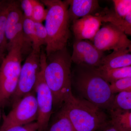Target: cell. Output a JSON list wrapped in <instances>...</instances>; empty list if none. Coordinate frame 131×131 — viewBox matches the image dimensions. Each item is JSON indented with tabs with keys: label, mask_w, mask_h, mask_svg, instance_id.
I'll return each mask as SVG.
<instances>
[{
	"label": "cell",
	"mask_w": 131,
	"mask_h": 131,
	"mask_svg": "<svg viewBox=\"0 0 131 131\" xmlns=\"http://www.w3.org/2000/svg\"><path fill=\"white\" fill-rule=\"evenodd\" d=\"M47 56L44 75L54 99V113L73 94L72 91L71 55L67 47Z\"/></svg>",
	"instance_id": "6da1fadb"
},
{
	"label": "cell",
	"mask_w": 131,
	"mask_h": 131,
	"mask_svg": "<svg viewBox=\"0 0 131 131\" xmlns=\"http://www.w3.org/2000/svg\"><path fill=\"white\" fill-rule=\"evenodd\" d=\"M78 66L72 76V86L79 95L78 97L109 111L115 96L110 83L95 69Z\"/></svg>",
	"instance_id": "7a4b0ae2"
},
{
	"label": "cell",
	"mask_w": 131,
	"mask_h": 131,
	"mask_svg": "<svg viewBox=\"0 0 131 131\" xmlns=\"http://www.w3.org/2000/svg\"><path fill=\"white\" fill-rule=\"evenodd\" d=\"M47 7L45 25L48 35L46 45V56L62 50L67 46L70 36L68 6L65 1L42 0Z\"/></svg>",
	"instance_id": "3957f363"
},
{
	"label": "cell",
	"mask_w": 131,
	"mask_h": 131,
	"mask_svg": "<svg viewBox=\"0 0 131 131\" xmlns=\"http://www.w3.org/2000/svg\"><path fill=\"white\" fill-rule=\"evenodd\" d=\"M62 107L75 131H97L109 121L105 110L73 94Z\"/></svg>",
	"instance_id": "277c9868"
},
{
	"label": "cell",
	"mask_w": 131,
	"mask_h": 131,
	"mask_svg": "<svg viewBox=\"0 0 131 131\" xmlns=\"http://www.w3.org/2000/svg\"><path fill=\"white\" fill-rule=\"evenodd\" d=\"M24 45L16 43L8 49L0 66V107L9 102L17 88L21 68Z\"/></svg>",
	"instance_id": "5b68a950"
},
{
	"label": "cell",
	"mask_w": 131,
	"mask_h": 131,
	"mask_svg": "<svg viewBox=\"0 0 131 131\" xmlns=\"http://www.w3.org/2000/svg\"><path fill=\"white\" fill-rule=\"evenodd\" d=\"M40 57V69L34 89L38 113L36 122L38 125V131H45L54 113V99L51 90L45 79L46 54L44 51H41Z\"/></svg>",
	"instance_id": "8992f818"
},
{
	"label": "cell",
	"mask_w": 131,
	"mask_h": 131,
	"mask_svg": "<svg viewBox=\"0 0 131 131\" xmlns=\"http://www.w3.org/2000/svg\"><path fill=\"white\" fill-rule=\"evenodd\" d=\"M40 52L32 49L21 66L17 88L10 101L12 106L34 91L40 69Z\"/></svg>",
	"instance_id": "52a82bcc"
},
{
	"label": "cell",
	"mask_w": 131,
	"mask_h": 131,
	"mask_svg": "<svg viewBox=\"0 0 131 131\" xmlns=\"http://www.w3.org/2000/svg\"><path fill=\"white\" fill-rule=\"evenodd\" d=\"M12 106L11 111L4 117L0 130L37 121L38 113L35 91L26 95Z\"/></svg>",
	"instance_id": "ba28073f"
},
{
	"label": "cell",
	"mask_w": 131,
	"mask_h": 131,
	"mask_svg": "<svg viewBox=\"0 0 131 131\" xmlns=\"http://www.w3.org/2000/svg\"><path fill=\"white\" fill-rule=\"evenodd\" d=\"M96 33L93 43L101 51L117 50L131 45V40L116 26L106 23Z\"/></svg>",
	"instance_id": "9c48e42d"
},
{
	"label": "cell",
	"mask_w": 131,
	"mask_h": 131,
	"mask_svg": "<svg viewBox=\"0 0 131 131\" xmlns=\"http://www.w3.org/2000/svg\"><path fill=\"white\" fill-rule=\"evenodd\" d=\"M105 56L90 40H75L73 44L71 60L78 66L96 69Z\"/></svg>",
	"instance_id": "30bf717a"
},
{
	"label": "cell",
	"mask_w": 131,
	"mask_h": 131,
	"mask_svg": "<svg viewBox=\"0 0 131 131\" xmlns=\"http://www.w3.org/2000/svg\"><path fill=\"white\" fill-rule=\"evenodd\" d=\"M24 19L20 2L11 1L5 28V35L8 43V50L16 43H20L24 46L26 42L28 43L23 31Z\"/></svg>",
	"instance_id": "8fae6325"
},
{
	"label": "cell",
	"mask_w": 131,
	"mask_h": 131,
	"mask_svg": "<svg viewBox=\"0 0 131 131\" xmlns=\"http://www.w3.org/2000/svg\"><path fill=\"white\" fill-rule=\"evenodd\" d=\"M103 22L100 15L86 16L73 21L72 29L76 40L93 42Z\"/></svg>",
	"instance_id": "7c38bea8"
},
{
	"label": "cell",
	"mask_w": 131,
	"mask_h": 131,
	"mask_svg": "<svg viewBox=\"0 0 131 131\" xmlns=\"http://www.w3.org/2000/svg\"><path fill=\"white\" fill-rule=\"evenodd\" d=\"M68 6L70 20L72 21L86 16L96 15L101 7L97 0H68L65 1Z\"/></svg>",
	"instance_id": "4fadbf2b"
},
{
	"label": "cell",
	"mask_w": 131,
	"mask_h": 131,
	"mask_svg": "<svg viewBox=\"0 0 131 131\" xmlns=\"http://www.w3.org/2000/svg\"><path fill=\"white\" fill-rule=\"evenodd\" d=\"M130 66H131V45L114 51L111 54L105 56L101 66L97 68L109 70Z\"/></svg>",
	"instance_id": "5bb4252c"
},
{
	"label": "cell",
	"mask_w": 131,
	"mask_h": 131,
	"mask_svg": "<svg viewBox=\"0 0 131 131\" xmlns=\"http://www.w3.org/2000/svg\"><path fill=\"white\" fill-rule=\"evenodd\" d=\"M47 131H75L68 115L62 107L57 110L51 118Z\"/></svg>",
	"instance_id": "9a60e30c"
},
{
	"label": "cell",
	"mask_w": 131,
	"mask_h": 131,
	"mask_svg": "<svg viewBox=\"0 0 131 131\" xmlns=\"http://www.w3.org/2000/svg\"><path fill=\"white\" fill-rule=\"evenodd\" d=\"M95 69L101 76L110 84L119 80L131 77V66L113 69Z\"/></svg>",
	"instance_id": "2e32d148"
},
{
	"label": "cell",
	"mask_w": 131,
	"mask_h": 131,
	"mask_svg": "<svg viewBox=\"0 0 131 131\" xmlns=\"http://www.w3.org/2000/svg\"><path fill=\"white\" fill-rule=\"evenodd\" d=\"M11 1H0V49L3 52L8 49L5 28Z\"/></svg>",
	"instance_id": "e0dca14e"
},
{
	"label": "cell",
	"mask_w": 131,
	"mask_h": 131,
	"mask_svg": "<svg viewBox=\"0 0 131 131\" xmlns=\"http://www.w3.org/2000/svg\"><path fill=\"white\" fill-rule=\"evenodd\" d=\"M101 16L103 22L113 24L126 35L131 32V12L123 18L120 19L115 17L112 12L105 10Z\"/></svg>",
	"instance_id": "ac0fdd59"
},
{
	"label": "cell",
	"mask_w": 131,
	"mask_h": 131,
	"mask_svg": "<svg viewBox=\"0 0 131 131\" xmlns=\"http://www.w3.org/2000/svg\"><path fill=\"white\" fill-rule=\"evenodd\" d=\"M110 120L118 130L131 131V111H110Z\"/></svg>",
	"instance_id": "d6986e66"
},
{
	"label": "cell",
	"mask_w": 131,
	"mask_h": 131,
	"mask_svg": "<svg viewBox=\"0 0 131 131\" xmlns=\"http://www.w3.org/2000/svg\"><path fill=\"white\" fill-rule=\"evenodd\" d=\"M110 111H131V91H121L115 95Z\"/></svg>",
	"instance_id": "ffe728a7"
},
{
	"label": "cell",
	"mask_w": 131,
	"mask_h": 131,
	"mask_svg": "<svg viewBox=\"0 0 131 131\" xmlns=\"http://www.w3.org/2000/svg\"><path fill=\"white\" fill-rule=\"evenodd\" d=\"M23 31L27 42L31 45L32 50H35L37 45L36 29L35 22L31 19L24 17Z\"/></svg>",
	"instance_id": "44dd1931"
},
{
	"label": "cell",
	"mask_w": 131,
	"mask_h": 131,
	"mask_svg": "<svg viewBox=\"0 0 131 131\" xmlns=\"http://www.w3.org/2000/svg\"><path fill=\"white\" fill-rule=\"evenodd\" d=\"M115 17L122 19L131 12V0H113Z\"/></svg>",
	"instance_id": "7402d4cb"
},
{
	"label": "cell",
	"mask_w": 131,
	"mask_h": 131,
	"mask_svg": "<svg viewBox=\"0 0 131 131\" xmlns=\"http://www.w3.org/2000/svg\"><path fill=\"white\" fill-rule=\"evenodd\" d=\"M33 9L31 19L34 22L42 23L47 16V10L40 1L32 0Z\"/></svg>",
	"instance_id": "603a6c76"
},
{
	"label": "cell",
	"mask_w": 131,
	"mask_h": 131,
	"mask_svg": "<svg viewBox=\"0 0 131 131\" xmlns=\"http://www.w3.org/2000/svg\"><path fill=\"white\" fill-rule=\"evenodd\" d=\"M37 45L35 50L41 51L42 46L47 44L48 35L45 25L42 23L35 22Z\"/></svg>",
	"instance_id": "cb8c5ba5"
},
{
	"label": "cell",
	"mask_w": 131,
	"mask_h": 131,
	"mask_svg": "<svg viewBox=\"0 0 131 131\" xmlns=\"http://www.w3.org/2000/svg\"><path fill=\"white\" fill-rule=\"evenodd\" d=\"M113 93L115 94L123 91H131V77L123 79L110 84Z\"/></svg>",
	"instance_id": "d4e9b609"
},
{
	"label": "cell",
	"mask_w": 131,
	"mask_h": 131,
	"mask_svg": "<svg viewBox=\"0 0 131 131\" xmlns=\"http://www.w3.org/2000/svg\"><path fill=\"white\" fill-rule=\"evenodd\" d=\"M38 125L36 121L26 125L14 126L6 129L0 130V131H38Z\"/></svg>",
	"instance_id": "484cf974"
},
{
	"label": "cell",
	"mask_w": 131,
	"mask_h": 131,
	"mask_svg": "<svg viewBox=\"0 0 131 131\" xmlns=\"http://www.w3.org/2000/svg\"><path fill=\"white\" fill-rule=\"evenodd\" d=\"M20 5L24 17L31 19L33 9L32 0H21L20 1Z\"/></svg>",
	"instance_id": "4316f807"
},
{
	"label": "cell",
	"mask_w": 131,
	"mask_h": 131,
	"mask_svg": "<svg viewBox=\"0 0 131 131\" xmlns=\"http://www.w3.org/2000/svg\"><path fill=\"white\" fill-rule=\"evenodd\" d=\"M97 131H119L111 120L108 121L104 125Z\"/></svg>",
	"instance_id": "83f0119b"
},
{
	"label": "cell",
	"mask_w": 131,
	"mask_h": 131,
	"mask_svg": "<svg viewBox=\"0 0 131 131\" xmlns=\"http://www.w3.org/2000/svg\"><path fill=\"white\" fill-rule=\"evenodd\" d=\"M5 57V53L2 51L0 49V64L2 63Z\"/></svg>",
	"instance_id": "f1b7e54d"
},
{
	"label": "cell",
	"mask_w": 131,
	"mask_h": 131,
	"mask_svg": "<svg viewBox=\"0 0 131 131\" xmlns=\"http://www.w3.org/2000/svg\"><path fill=\"white\" fill-rule=\"evenodd\" d=\"M1 109H0V119H1Z\"/></svg>",
	"instance_id": "f546056e"
},
{
	"label": "cell",
	"mask_w": 131,
	"mask_h": 131,
	"mask_svg": "<svg viewBox=\"0 0 131 131\" xmlns=\"http://www.w3.org/2000/svg\"><path fill=\"white\" fill-rule=\"evenodd\" d=\"M129 35H131V32L130 33V34H129Z\"/></svg>",
	"instance_id": "4dcf8cb0"
}]
</instances>
